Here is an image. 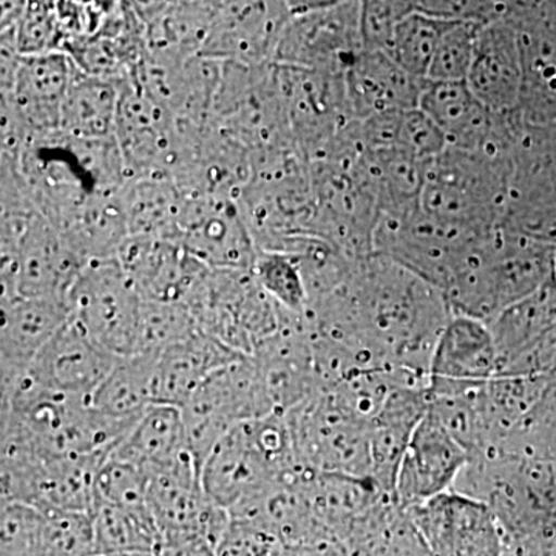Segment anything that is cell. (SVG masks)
Here are the masks:
<instances>
[{
  "mask_svg": "<svg viewBox=\"0 0 556 556\" xmlns=\"http://www.w3.org/2000/svg\"><path fill=\"white\" fill-rule=\"evenodd\" d=\"M452 316L441 289L378 252L358 258L345 283L306 311L314 338L422 376Z\"/></svg>",
  "mask_w": 556,
  "mask_h": 556,
  "instance_id": "1",
  "label": "cell"
},
{
  "mask_svg": "<svg viewBox=\"0 0 556 556\" xmlns=\"http://www.w3.org/2000/svg\"><path fill=\"white\" fill-rule=\"evenodd\" d=\"M16 161L39 214L62 233L75 228L91 203L119 192L129 179L115 138L35 134Z\"/></svg>",
  "mask_w": 556,
  "mask_h": 556,
  "instance_id": "2",
  "label": "cell"
},
{
  "mask_svg": "<svg viewBox=\"0 0 556 556\" xmlns=\"http://www.w3.org/2000/svg\"><path fill=\"white\" fill-rule=\"evenodd\" d=\"M134 424L102 415L90 399L46 390L24 378L2 396L0 448L49 457L112 452Z\"/></svg>",
  "mask_w": 556,
  "mask_h": 556,
  "instance_id": "3",
  "label": "cell"
},
{
  "mask_svg": "<svg viewBox=\"0 0 556 556\" xmlns=\"http://www.w3.org/2000/svg\"><path fill=\"white\" fill-rule=\"evenodd\" d=\"M302 473L287 416L270 413L233 428L208 453L200 475L207 496L232 514Z\"/></svg>",
  "mask_w": 556,
  "mask_h": 556,
  "instance_id": "4",
  "label": "cell"
},
{
  "mask_svg": "<svg viewBox=\"0 0 556 556\" xmlns=\"http://www.w3.org/2000/svg\"><path fill=\"white\" fill-rule=\"evenodd\" d=\"M554 276L555 248L501 225L482 240L444 294L453 314L489 325Z\"/></svg>",
  "mask_w": 556,
  "mask_h": 556,
  "instance_id": "5",
  "label": "cell"
},
{
  "mask_svg": "<svg viewBox=\"0 0 556 556\" xmlns=\"http://www.w3.org/2000/svg\"><path fill=\"white\" fill-rule=\"evenodd\" d=\"M514 163L447 148L427 167L420 208L431 217L489 232L503 225Z\"/></svg>",
  "mask_w": 556,
  "mask_h": 556,
  "instance_id": "6",
  "label": "cell"
},
{
  "mask_svg": "<svg viewBox=\"0 0 556 556\" xmlns=\"http://www.w3.org/2000/svg\"><path fill=\"white\" fill-rule=\"evenodd\" d=\"M186 306L197 327L241 356L276 334L287 311L260 287L252 270L208 269Z\"/></svg>",
  "mask_w": 556,
  "mask_h": 556,
  "instance_id": "7",
  "label": "cell"
},
{
  "mask_svg": "<svg viewBox=\"0 0 556 556\" xmlns=\"http://www.w3.org/2000/svg\"><path fill=\"white\" fill-rule=\"evenodd\" d=\"M208 126L251 152L294 142L277 65L222 62Z\"/></svg>",
  "mask_w": 556,
  "mask_h": 556,
  "instance_id": "8",
  "label": "cell"
},
{
  "mask_svg": "<svg viewBox=\"0 0 556 556\" xmlns=\"http://www.w3.org/2000/svg\"><path fill=\"white\" fill-rule=\"evenodd\" d=\"M490 232L431 217L419 207L404 215H380L375 252L445 292Z\"/></svg>",
  "mask_w": 556,
  "mask_h": 556,
  "instance_id": "9",
  "label": "cell"
},
{
  "mask_svg": "<svg viewBox=\"0 0 556 556\" xmlns=\"http://www.w3.org/2000/svg\"><path fill=\"white\" fill-rule=\"evenodd\" d=\"M0 452L2 503L84 514L93 510L98 471L112 453L49 457L13 448Z\"/></svg>",
  "mask_w": 556,
  "mask_h": 556,
  "instance_id": "10",
  "label": "cell"
},
{
  "mask_svg": "<svg viewBox=\"0 0 556 556\" xmlns=\"http://www.w3.org/2000/svg\"><path fill=\"white\" fill-rule=\"evenodd\" d=\"M70 317L118 357L138 354L144 300L116 258L91 260L68 294Z\"/></svg>",
  "mask_w": 556,
  "mask_h": 556,
  "instance_id": "11",
  "label": "cell"
},
{
  "mask_svg": "<svg viewBox=\"0 0 556 556\" xmlns=\"http://www.w3.org/2000/svg\"><path fill=\"white\" fill-rule=\"evenodd\" d=\"M179 409L200 473L208 453L233 428L276 413L251 356L237 358L218 369Z\"/></svg>",
  "mask_w": 556,
  "mask_h": 556,
  "instance_id": "12",
  "label": "cell"
},
{
  "mask_svg": "<svg viewBox=\"0 0 556 556\" xmlns=\"http://www.w3.org/2000/svg\"><path fill=\"white\" fill-rule=\"evenodd\" d=\"M274 64L343 73L364 51L361 2H291Z\"/></svg>",
  "mask_w": 556,
  "mask_h": 556,
  "instance_id": "13",
  "label": "cell"
},
{
  "mask_svg": "<svg viewBox=\"0 0 556 556\" xmlns=\"http://www.w3.org/2000/svg\"><path fill=\"white\" fill-rule=\"evenodd\" d=\"M285 416L302 471L369 479L368 427L348 416L331 399L317 393Z\"/></svg>",
  "mask_w": 556,
  "mask_h": 556,
  "instance_id": "14",
  "label": "cell"
},
{
  "mask_svg": "<svg viewBox=\"0 0 556 556\" xmlns=\"http://www.w3.org/2000/svg\"><path fill=\"white\" fill-rule=\"evenodd\" d=\"M89 265L67 237L36 215L16 249L0 252V302L14 299H68Z\"/></svg>",
  "mask_w": 556,
  "mask_h": 556,
  "instance_id": "15",
  "label": "cell"
},
{
  "mask_svg": "<svg viewBox=\"0 0 556 556\" xmlns=\"http://www.w3.org/2000/svg\"><path fill=\"white\" fill-rule=\"evenodd\" d=\"M116 86L119 101L115 139L127 175L129 178L170 177L181 148V126L142 89L135 73Z\"/></svg>",
  "mask_w": 556,
  "mask_h": 556,
  "instance_id": "16",
  "label": "cell"
},
{
  "mask_svg": "<svg viewBox=\"0 0 556 556\" xmlns=\"http://www.w3.org/2000/svg\"><path fill=\"white\" fill-rule=\"evenodd\" d=\"M277 68L292 139L306 160L314 159L354 123L343 75Z\"/></svg>",
  "mask_w": 556,
  "mask_h": 556,
  "instance_id": "17",
  "label": "cell"
},
{
  "mask_svg": "<svg viewBox=\"0 0 556 556\" xmlns=\"http://www.w3.org/2000/svg\"><path fill=\"white\" fill-rule=\"evenodd\" d=\"M407 511L434 556H511L492 508L456 490Z\"/></svg>",
  "mask_w": 556,
  "mask_h": 556,
  "instance_id": "18",
  "label": "cell"
},
{
  "mask_svg": "<svg viewBox=\"0 0 556 556\" xmlns=\"http://www.w3.org/2000/svg\"><path fill=\"white\" fill-rule=\"evenodd\" d=\"M177 241L208 269L252 270L258 254L236 199L186 197Z\"/></svg>",
  "mask_w": 556,
  "mask_h": 556,
  "instance_id": "19",
  "label": "cell"
},
{
  "mask_svg": "<svg viewBox=\"0 0 556 556\" xmlns=\"http://www.w3.org/2000/svg\"><path fill=\"white\" fill-rule=\"evenodd\" d=\"M522 60L519 110L532 126H556V2H510Z\"/></svg>",
  "mask_w": 556,
  "mask_h": 556,
  "instance_id": "20",
  "label": "cell"
},
{
  "mask_svg": "<svg viewBox=\"0 0 556 556\" xmlns=\"http://www.w3.org/2000/svg\"><path fill=\"white\" fill-rule=\"evenodd\" d=\"M291 14V2H218L201 56L249 67L273 64Z\"/></svg>",
  "mask_w": 556,
  "mask_h": 556,
  "instance_id": "21",
  "label": "cell"
},
{
  "mask_svg": "<svg viewBox=\"0 0 556 556\" xmlns=\"http://www.w3.org/2000/svg\"><path fill=\"white\" fill-rule=\"evenodd\" d=\"M148 503L161 538L199 535L219 543L230 517L207 496L195 457L150 477Z\"/></svg>",
  "mask_w": 556,
  "mask_h": 556,
  "instance_id": "22",
  "label": "cell"
},
{
  "mask_svg": "<svg viewBox=\"0 0 556 556\" xmlns=\"http://www.w3.org/2000/svg\"><path fill=\"white\" fill-rule=\"evenodd\" d=\"M251 357L274 412L287 415L316 396V362L306 314L287 311L281 328L260 343Z\"/></svg>",
  "mask_w": 556,
  "mask_h": 556,
  "instance_id": "23",
  "label": "cell"
},
{
  "mask_svg": "<svg viewBox=\"0 0 556 556\" xmlns=\"http://www.w3.org/2000/svg\"><path fill=\"white\" fill-rule=\"evenodd\" d=\"M497 375L500 357L489 325L477 318L453 314L431 357L428 369L430 396L475 390Z\"/></svg>",
  "mask_w": 556,
  "mask_h": 556,
  "instance_id": "24",
  "label": "cell"
},
{
  "mask_svg": "<svg viewBox=\"0 0 556 556\" xmlns=\"http://www.w3.org/2000/svg\"><path fill=\"white\" fill-rule=\"evenodd\" d=\"M144 302L188 303L208 268L178 241L129 237L116 254Z\"/></svg>",
  "mask_w": 556,
  "mask_h": 556,
  "instance_id": "25",
  "label": "cell"
},
{
  "mask_svg": "<svg viewBox=\"0 0 556 556\" xmlns=\"http://www.w3.org/2000/svg\"><path fill=\"white\" fill-rule=\"evenodd\" d=\"M467 460L466 450L427 413L399 468L394 501L409 510L450 492Z\"/></svg>",
  "mask_w": 556,
  "mask_h": 556,
  "instance_id": "26",
  "label": "cell"
},
{
  "mask_svg": "<svg viewBox=\"0 0 556 556\" xmlns=\"http://www.w3.org/2000/svg\"><path fill=\"white\" fill-rule=\"evenodd\" d=\"M118 361L70 317L40 351L25 378L46 390L91 399Z\"/></svg>",
  "mask_w": 556,
  "mask_h": 556,
  "instance_id": "27",
  "label": "cell"
},
{
  "mask_svg": "<svg viewBox=\"0 0 556 556\" xmlns=\"http://www.w3.org/2000/svg\"><path fill=\"white\" fill-rule=\"evenodd\" d=\"M2 303L0 390L11 393L30 371L43 346L70 318L67 299H14Z\"/></svg>",
  "mask_w": 556,
  "mask_h": 556,
  "instance_id": "28",
  "label": "cell"
},
{
  "mask_svg": "<svg viewBox=\"0 0 556 556\" xmlns=\"http://www.w3.org/2000/svg\"><path fill=\"white\" fill-rule=\"evenodd\" d=\"M79 68L64 51L21 56L0 98L35 134L61 130L62 112Z\"/></svg>",
  "mask_w": 556,
  "mask_h": 556,
  "instance_id": "29",
  "label": "cell"
},
{
  "mask_svg": "<svg viewBox=\"0 0 556 556\" xmlns=\"http://www.w3.org/2000/svg\"><path fill=\"white\" fill-rule=\"evenodd\" d=\"M467 86L492 112L519 109L522 93L521 49L517 27L508 13L481 28Z\"/></svg>",
  "mask_w": 556,
  "mask_h": 556,
  "instance_id": "30",
  "label": "cell"
},
{
  "mask_svg": "<svg viewBox=\"0 0 556 556\" xmlns=\"http://www.w3.org/2000/svg\"><path fill=\"white\" fill-rule=\"evenodd\" d=\"M430 399L428 386L409 383L399 387L369 424V479L393 500L399 468L416 428L427 416Z\"/></svg>",
  "mask_w": 556,
  "mask_h": 556,
  "instance_id": "31",
  "label": "cell"
},
{
  "mask_svg": "<svg viewBox=\"0 0 556 556\" xmlns=\"http://www.w3.org/2000/svg\"><path fill=\"white\" fill-rule=\"evenodd\" d=\"M144 24L148 60L181 65L201 56L218 2H134Z\"/></svg>",
  "mask_w": 556,
  "mask_h": 556,
  "instance_id": "32",
  "label": "cell"
},
{
  "mask_svg": "<svg viewBox=\"0 0 556 556\" xmlns=\"http://www.w3.org/2000/svg\"><path fill=\"white\" fill-rule=\"evenodd\" d=\"M354 121L419 108L427 79L399 67L383 51H362L343 73Z\"/></svg>",
  "mask_w": 556,
  "mask_h": 556,
  "instance_id": "33",
  "label": "cell"
},
{
  "mask_svg": "<svg viewBox=\"0 0 556 556\" xmlns=\"http://www.w3.org/2000/svg\"><path fill=\"white\" fill-rule=\"evenodd\" d=\"M243 357L204 332L156 354L153 372L155 405L181 408L212 375Z\"/></svg>",
  "mask_w": 556,
  "mask_h": 556,
  "instance_id": "34",
  "label": "cell"
},
{
  "mask_svg": "<svg viewBox=\"0 0 556 556\" xmlns=\"http://www.w3.org/2000/svg\"><path fill=\"white\" fill-rule=\"evenodd\" d=\"M419 109L444 134L448 148L481 152L495 127L496 112L485 108L467 83L427 80Z\"/></svg>",
  "mask_w": 556,
  "mask_h": 556,
  "instance_id": "35",
  "label": "cell"
},
{
  "mask_svg": "<svg viewBox=\"0 0 556 556\" xmlns=\"http://www.w3.org/2000/svg\"><path fill=\"white\" fill-rule=\"evenodd\" d=\"M110 456L129 463L153 477L190 457L181 409L153 405L121 439Z\"/></svg>",
  "mask_w": 556,
  "mask_h": 556,
  "instance_id": "36",
  "label": "cell"
},
{
  "mask_svg": "<svg viewBox=\"0 0 556 556\" xmlns=\"http://www.w3.org/2000/svg\"><path fill=\"white\" fill-rule=\"evenodd\" d=\"M299 482L318 521L340 543L358 519L383 501L393 500L368 478L303 473Z\"/></svg>",
  "mask_w": 556,
  "mask_h": 556,
  "instance_id": "37",
  "label": "cell"
},
{
  "mask_svg": "<svg viewBox=\"0 0 556 556\" xmlns=\"http://www.w3.org/2000/svg\"><path fill=\"white\" fill-rule=\"evenodd\" d=\"M350 556H434L396 501L386 500L358 519L342 540Z\"/></svg>",
  "mask_w": 556,
  "mask_h": 556,
  "instance_id": "38",
  "label": "cell"
},
{
  "mask_svg": "<svg viewBox=\"0 0 556 556\" xmlns=\"http://www.w3.org/2000/svg\"><path fill=\"white\" fill-rule=\"evenodd\" d=\"M556 324V280L555 276L532 295L515 303L490 321L493 340L500 357V375H504L511 364L525 356L527 351Z\"/></svg>",
  "mask_w": 556,
  "mask_h": 556,
  "instance_id": "39",
  "label": "cell"
},
{
  "mask_svg": "<svg viewBox=\"0 0 556 556\" xmlns=\"http://www.w3.org/2000/svg\"><path fill=\"white\" fill-rule=\"evenodd\" d=\"M121 195L130 237L177 241L186 197L174 179L164 175L129 178Z\"/></svg>",
  "mask_w": 556,
  "mask_h": 556,
  "instance_id": "40",
  "label": "cell"
},
{
  "mask_svg": "<svg viewBox=\"0 0 556 556\" xmlns=\"http://www.w3.org/2000/svg\"><path fill=\"white\" fill-rule=\"evenodd\" d=\"M155 361L156 354L141 353L119 357L108 378L91 396V405L112 419L137 422L139 417L155 405Z\"/></svg>",
  "mask_w": 556,
  "mask_h": 556,
  "instance_id": "41",
  "label": "cell"
},
{
  "mask_svg": "<svg viewBox=\"0 0 556 556\" xmlns=\"http://www.w3.org/2000/svg\"><path fill=\"white\" fill-rule=\"evenodd\" d=\"M118 101L116 83L79 72L62 112L61 131L89 141L115 138Z\"/></svg>",
  "mask_w": 556,
  "mask_h": 556,
  "instance_id": "42",
  "label": "cell"
},
{
  "mask_svg": "<svg viewBox=\"0 0 556 556\" xmlns=\"http://www.w3.org/2000/svg\"><path fill=\"white\" fill-rule=\"evenodd\" d=\"M97 555L155 554L161 535L150 508L97 504L91 510Z\"/></svg>",
  "mask_w": 556,
  "mask_h": 556,
  "instance_id": "43",
  "label": "cell"
},
{
  "mask_svg": "<svg viewBox=\"0 0 556 556\" xmlns=\"http://www.w3.org/2000/svg\"><path fill=\"white\" fill-rule=\"evenodd\" d=\"M497 450L518 459L556 463V375Z\"/></svg>",
  "mask_w": 556,
  "mask_h": 556,
  "instance_id": "44",
  "label": "cell"
},
{
  "mask_svg": "<svg viewBox=\"0 0 556 556\" xmlns=\"http://www.w3.org/2000/svg\"><path fill=\"white\" fill-rule=\"evenodd\" d=\"M453 22L424 13L416 3V10L397 25L383 53L409 75L427 79L439 42Z\"/></svg>",
  "mask_w": 556,
  "mask_h": 556,
  "instance_id": "45",
  "label": "cell"
},
{
  "mask_svg": "<svg viewBox=\"0 0 556 556\" xmlns=\"http://www.w3.org/2000/svg\"><path fill=\"white\" fill-rule=\"evenodd\" d=\"M548 378L546 376H497L486 383L484 387L486 413L492 424L496 450L519 420L540 401Z\"/></svg>",
  "mask_w": 556,
  "mask_h": 556,
  "instance_id": "46",
  "label": "cell"
},
{
  "mask_svg": "<svg viewBox=\"0 0 556 556\" xmlns=\"http://www.w3.org/2000/svg\"><path fill=\"white\" fill-rule=\"evenodd\" d=\"M252 274L280 308L292 314H306L308 289L298 255L292 252L258 251Z\"/></svg>",
  "mask_w": 556,
  "mask_h": 556,
  "instance_id": "47",
  "label": "cell"
},
{
  "mask_svg": "<svg viewBox=\"0 0 556 556\" xmlns=\"http://www.w3.org/2000/svg\"><path fill=\"white\" fill-rule=\"evenodd\" d=\"M93 519L84 511H42L39 556H94Z\"/></svg>",
  "mask_w": 556,
  "mask_h": 556,
  "instance_id": "48",
  "label": "cell"
},
{
  "mask_svg": "<svg viewBox=\"0 0 556 556\" xmlns=\"http://www.w3.org/2000/svg\"><path fill=\"white\" fill-rule=\"evenodd\" d=\"M199 331L185 303L144 302L138 354H160Z\"/></svg>",
  "mask_w": 556,
  "mask_h": 556,
  "instance_id": "49",
  "label": "cell"
},
{
  "mask_svg": "<svg viewBox=\"0 0 556 556\" xmlns=\"http://www.w3.org/2000/svg\"><path fill=\"white\" fill-rule=\"evenodd\" d=\"M9 38L21 56L62 51V35L58 2H27L20 22L14 27L0 30Z\"/></svg>",
  "mask_w": 556,
  "mask_h": 556,
  "instance_id": "50",
  "label": "cell"
},
{
  "mask_svg": "<svg viewBox=\"0 0 556 556\" xmlns=\"http://www.w3.org/2000/svg\"><path fill=\"white\" fill-rule=\"evenodd\" d=\"M482 27L484 25L477 22H453L439 42L427 80L467 83Z\"/></svg>",
  "mask_w": 556,
  "mask_h": 556,
  "instance_id": "51",
  "label": "cell"
},
{
  "mask_svg": "<svg viewBox=\"0 0 556 556\" xmlns=\"http://www.w3.org/2000/svg\"><path fill=\"white\" fill-rule=\"evenodd\" d=\"M150 478L138 467L109 456L94 482V504L126 508H149ZM91 515V514H90Z\"/></svg>",
  "mask_w": 556,
  "mask_h": 556,
  "instance_id": "52",
  "label": "cell"
},
{
  "mask_svg": "<svg viewBox=\"0 0 556 556\" xmlns=\"http://www.w3.org/2000/svg\"><path fill=\"white\" fill-rule=\"evenodd\" d=\"M42 511L20 503L0 507V556H39Z\"/></svg>",
  "mask_w": 556,
  "mask_h": 556,
  "instance_id": "53",
  "label": "cell"
},
{
  "mask_svg": "<svg viewBox=\"0 0 556 556\" xmlns=\"http://www.w3.org/2000/svg\"><path fill=\"white\" fill-rule=\"evenodd\" d=\"M448 148L447 139L419 108L399 113L394 150L431 163Z\"/></svg>",
  "mask_w": 556,
  "mask_h": 556,
  "instance_id": "54",
  "label": "cell"
},
{
  "mask_svg": "<svg viewBox=\"0 0 556 556\" xmlns=\"http://www.w3.org/2000/svg\"><path fill=\"white\" fill-rule=\"evenodd\" d=\"M416 10V2L367 0L361 2V35L364 51H386L397 25Z\"/></svg>",
  "mask_w": 556,
  "mask_h": 556,
  "instance_id": "55",
  "label": "cell"
},
{
  "mask_svg": "<svg viewBox=\"0 0 556 556\" xmlns=\"http://www.w3.org/2000/svg\"><path fill=\"white\" fill-rule=\"evenodd\" d=\"M417 9L445 21L477 22L486 25L507 16L510 2H478V0H426Z\"/></svg>",
  "mask_w": 556,
  "mask_h": 556,
  "instance_id": "56",
  "label": "cell"
},
{
  "mask_svg": "<svg viewBox=\"0 0 556 556\" xmlns=\"http://www.w3.org/2000/svg\"><path fill=\"white\" fill-rule=\"evenodd\" d=\"M556 375V324L548 329L532 350L519 357L501 376H555Z\"/></svg>",
  "mask_w": 556,
  "mask_h": 556,
  "instance_id": "57",
  "label": "cell"
},
{
  "mask_svg": "<svg viewBox=\"0 0 556 556\" xmlns=\"http://www.w3.org/2000/svg\"><path fill=\"white\" fill-rule=\"evenodd\" d=\"M217 544L199 535L161 538L155 556H218Z\"/></svg>",
  "mask_w": 556,
  "mask_h": 556,
  "instance_id": "58",
  "label": "cell"
},
{
  "mask_svg": "<svg viewBox=\"0 0 556 556\" xmlns=\"http://www.w3.org/2000/svg\"><path fill=\"white\" fill-rule=\"evenodd\" d=\"M521 146L556 172V126L540 127L527 124Z\"/></svg>",
  "mask_w": 556,
  "mask_h": 556,
  "instance_id": "59",
  "label": "cell"
},
{
  "mask_svg": "<svg viewBox=\"0 0 556 556\" xmlns=\"http://www.w3.org/2000/svg\"><path fill=\"white\" fill-rule=\"evenodd\" d=\"M118 556H155V554H149V552H138V554H126Z\"/></svg>",
  "mask_w": 556,
  "mask_h": 556,
  "instance_id": "60",
  "label": "cell"
},
{
  "mask_svg": "<svg viewBox=\"0 0 556 556\" xmlns=\"http://www.w3.org/2000/svg\"><path fill=\"white\" fill-rule=\"evenodd\" d=\"M555 280H556V248H555Z\"/></svg>",
  "mask_w": 556,
  "mask_h": 556,
  "instance_id": "61",
  "label": "cell"
},
{
  "mask_svg": "<svg viewBox=\"0 0 556 556\" xmlns=\"http://www.w3.org/2000/svg\"><path fill=\"white\" fill-rule=\"evenodd\" d=\"M94 556H101V555H94Z\"/></svg>",
  "mask_w": 556,
  "mask_h": 556,
  "instance_id": "62",
  "label": "cell"
}]
</instances>
